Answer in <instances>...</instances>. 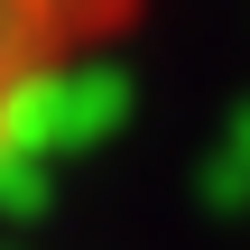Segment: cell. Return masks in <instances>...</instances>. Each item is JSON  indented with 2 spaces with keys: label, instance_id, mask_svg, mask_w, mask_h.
<instances>
[{
  "label": "cell",
  "instance_id": "1",
  "mask_svg": "<svg viewBox=\"0 0 250 250\" xmlns=\"http://www.w3.org/2000/svg\"><path fill=\"white\" fill-rule=\"evenodd\" d=\"M139 0H0V148L111 46L130 37Z\"/></svg>",
  "mask_w": 250,
  "mask_h": 250
}]
</instances>
